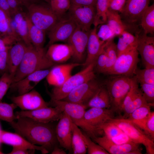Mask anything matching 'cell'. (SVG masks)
Masks as SVG:
<instances>
[{"label":"cell","instance_id":"6da1fadb","mask_svg":"<svg viewBox=\"0 0 154 154\" xmlns=\"http://www.w3.org/2000/svg\"><path fill=\"white\" fill-rule=\"evenodd\" d=\"M10 123L15 131L31 143L42 146L48 152L58 143L55 127L51 122H39L30 118L20 117Z\"/></svg>","mask_w":154,"mask_h":154},{"label":"cell","instance_id":"7a4b0ae2","mask_svg":"<svg viewBox=\"0 0 154 154\" xmlns=\"http://www.w3.org/2000/svg\"><path fill=\"white\" fill-rule=\"evenodd\" d=\"M44 48L38 49L33 45L27 46L23 59L13 76V83L36 71L48 69L54 63L47 57Z\"/></svg>","mask_w":154,"mask_h":154},{"label":"cell","instance_id":"3957f363","mask_svg":"<svg viewBox=\"0 0 154 154\" xmlns=\"http://www.w3.org/2000/svg\"><path fill=\"white\" fill-rule=\"evenodd\" d=\"M54 106H57L70 117L73 123L80 127L90 138L93 139L99 137L103 132L102 130L89 125L86 121L84 114L86 109L84 105L62 100L51 101Z\"/></svg>","mask_w":154,"mask_h":154},{"label":"cell","instance_id":"277c9868","mask_svg":"<svg viewBox=\"0 0 154 154\" xmlns=\"http://www.w3.org/2000/svg\"><path fill=\"white\" fill-rule=\"evenodd\" d=\"M95 63L85 67L82 70L71 75L62 85L54 86L50 94L51 101L62 100L74 89L95 77L94 72Z\"/></svg>","mask_w":154,"mask_h":154},{"label":"cell","instance_id":"5b68a950","mask_svg":"<svg viewBox=\"0 0 154 154\" xmlns=\"http://www.w3.org/2000/svg\"><path fill=\"white\" fill-rule=\"evenodd\" d=\"M132 77L119 75L108 80L106 88L110 99V109L115 112L119 113L123 101L129 91Z\"/></svg>","mask_w":154,"mask_h":154},{"label":"cell","instance_id":"8992f818","mask_svg":"<svg viewBox=\"0 0 154 154\" xmlns=\"http://www.w3.org/2000/svg\"><path fill=\"white\" fill-rule=\"evenodd\" d=\"M28 18L31 22L45 32L49 31L61 18L52 11L49 5L38 3L27 8Z\"/></svg>","mask_w":154,"mask_h":154},{"label":"cell","instance_id":"52a82bcc","mask_svg":"<svg viewBox=\"0 0 154 154\" xmlns=\"http://www.w3.org/2000/svg\"><path fill=\"white\" fill-rule=\"evenodd\" d=\"M118 126L133 142L145 147L146 153H154V139L127 118H113L108 121Z\"/></svg>","mask_w":154,"mask_h":154},{"label":"cell","instance_id":"ba28073f","mask_svg":"<svg viewBox=\"0 0 154 154\" xmlns=\"http://www.w3.org/2000/svg\"><path fill=\"white\" fill-rule=\"evenodd\" d=\"M139 54L133 48L118 56L112 68L106 73L130 77L135 74L139 61Z\"/></svg>","mask_w":154,"mask_h":154},{"label":"cell","instance_id":"9c48e42d","mask_svg":"<svg viewBox=\"0 0 154 154\" xmlns=\"http://www.w3.org/2000/svg\"><path fill=\"white\" fill-rule=\"evenodd\" d=\"M76 27L75 22L68 14L61 17L48 31V46L57 42H67Z\"/></svg>","mask_w":154,"mask_h":154},{"label":"cell","instance_id":"30bf717a","mask_svg":"<svg viewBox=\"0 0 154 154\" xmlns=\"http://www.w3.org/2000/svg\"><path fill=\"white\" fill-rule=\"evenodd\" d=\"M68 12L77 27L85 31H90L96 15L95 6L71 4Z\"/></svg>","mask_w":154,"mask_h":154},{"label":"cell","instance_id":"8fae6325","mask_svg":"<svg viewBox=\"0 0 154 154\" xmlns=\"http://www.w3.org/2000/svg\"><path fill=\"white\" fill-rule=\"evenodd\" d=\"M94 79L81 84L72 91L62 100L81 104L87 108L88 102L101 86Z\"/></svg>","mask_w":154,"mask_h":154},{"label":"cell","instance_id":"7c38bea8","mask_svg":"<svg viewBox=\"0 0 154 154\" xmlns=\"http://www.w3.org/2000/svg\"><path fill=\"white\" fill-rule=\"evenodd\" d=\"M63 112L60 107L55 106L54 108L48 106L31 111L21 110L15 114L17 118L27 117L39 122L48 123L59 120Z\"/></svg>","mask_w":154,"mask_h":154},{"label":"cell","instance_id":"4fadbf2b","mask_svg":"<svg viewBox=\"0 0 154 154\" xmlns=\"http://www.w3.org/2000/svg\"><path fill=\"white\" fill-rule=\"evenodd\" d=\"M13 103L22 110L31 111L49 106L40 94L35 90L11 98Z\"/></svg>","mask_w":154,"mask_h":154},{"label":"cell","instance_id":"5bb4252c","mask_svg":"<svg viewBox=\"0 0 154 154\" xmlns=\"http://www.w3.org/2000/svg\"><path fill=\"white\" fill-rule=\"evenodd\" d=\"M94 141L102 147L109 154H141V150L140 144L133 142L118 145L112 142L110 138L104 135L95 138Z\"/></svg>","mask_w":154,"mask_h":154},{"label":"cell","instance_id":"9a60e30c","mask_svg":"<svg viewBox=\"0 0 154 154\" xmlns=\"http://www.w3.org/2000/svg\"><path fill=\"white\" fill-rule=\"evenodd\" d=\"M59 120L55 128L58 143L62 147L71 152L72 151L71 140L73 123L64 112Z\"/></svg>","mask_w":154,"mask_h":154},{"label":"cell","instance_id":"2e32d148","mask_svg":"<svg viewBox=\"0 0 154 154\" xmlns=\"http://www.w3.org/2000/svg\"><path fill=\"white\" fill-rule=\"evenodd\" d=\"M150 0H127L120 15L122 20L130 24L140 21L142 14L149 6Z\"/></svg>","mask_w":154,"mask_h":154},{"label":"cell","instance_id":"e0dca14e","mask_svg":"<svg viewBox=\"0 0 154 154\" xmlns=\"http://www.w3.org/2000/svg\"><path fill=\"white\" fill-rule=\"evenodd\" d=\"M136 47L145 68H154V38L144 33L137 35Z\"/></svg>","mask_w":154,"mask_h":154},{"label":"cell","instance_id":"ac0fdd59","mask_svg":"<svg viewBox=\"0 0 154 154\" xmlns=\"http://www.w3.org/2000/svg\"><path fill=\"white\" fill-rule=\"evenodd\" d=\"M50 70H40L31 73L22 79L11 84L10 88L17 92L18 95L28 92L31 90L42 80L46 78Z\"/></svg>","mask_w":154,"mask_h":154},{"label":"cell","instance_id":"d6986e66","mask_svg":"<svg viewBox=\"0 0 154 154\" xmlns=\"http://www.w3.org/2000/svg\"><path fill=\"white\" fill-rule=\"evenodd\" d=\"M90 31L84 30L77 26L67 42L72 50V57L77 60H82L84 57Z\"/></svg>","mask_w":154,"mask_h":154},{"label":"cell","instance_id":"ffe728a7","mask_svg":"<svg viewBox=\"0 0 154 154\" xmlns=\"http://www.w3.org/2000/svg\"><path fill=\"white\" fill-rule=\"evenodd\" d=\"M83 65V63H73L55 66L46 78L47 81L54 86L61 85L71 75V71L74 68Z\"/></svg>","mask_w":154,"mask_h":154},{"label":"cell","instance_id":"44dd1931","mask_svg":"<svg viewBox=\"0 0 154 154\" xmlns=\"http://www.w3.org/2000/svg\"><path fill=\"white\" fill-rule=\"evenodd\" d=\"M114 113L110 108H91L86 111L84 117L90 125L101 130L100 128L102 125L114 118Z\"/></svg>","mask_w":154,"mask_h":154},{"label":"cell","instance_id":"7402d4cb","mask_svg":"<svg viewBox=\"0 0 154 154\" xmlns=\"http://www.w3.org/2000/svg\"><path fill=\"white\" fill-rule=\"evenodd\" d=\"M1 141V143L12 146L13 147L33 149L40 151L43 154L49 153L43 147L33 144L17 133H12L2 130Z\"/></svg>","mask_w":154,"mask_h":154},{"label":"cell","instance_id":"603a6c76","mask_svg":"<svg viewBox=\"0 0 154 154\" xmlns=\"http://www.w3.org/2000/svg\"><path fill=\"white\" fill-rule=\"evenodd\" d=\"M106 42L100 40L97 34V27L91 29L88 41L86 50L87 56L83 66L86 67L94 62L102 51Z\"/></svg>","mask_w":154,"mask_h":154},{"label":"cell","instance_id":"cb8c5ba5","mask_svg":"<svg viewBox=\"0 0 154 154\" xmlns=\"http://www.w3.org/2000/svg\"><path fill=\"white\" fill-rule=\"evenodd\" d=\"M27 15V13L23 11L15 13L11 17L10 25L12 32L18 36L29 46L32 45L28 36Z\"/></svg>","mask_w":154,"mask_h":154},{"label":"cell","instance_id":"d4e9b609","mask_svg":"<svg viewBox=\"0 0 154 154\" xmlns=\"http://www.w3.org/2000/svg\"><path fill=\"white\" fill-rule=\"evenodd\" d=\"M27 47L24 42L20 41L12 46L8 50V72L13 77L23 59Z\"/></svg>","mask_w":154,"mask_h":154},{"label":"cell","instance_id":"484cf974","mask_svg":"<svg viewBox=\"0 0 154 154\" xmlns=\"http://www.w3.org/2000/svg\"><path fill=\"white\" fill-rule=\"evenodd\" d=\"M46 54L48 58L54 63L66 61L72 57L73 52L68 43H54L49 46Z\"/></svg>","mask_w":154,"mask_h":154},{"label":"cell","instance_id":"4316f807","mask_svg":"<svg viewBox=\"0 0 154 154\" xmlns=\"http://www.w3.org/2000/svg\"><path fill=\"white\" fill-rule=\"evenodd\" d=\"M28 36L31 44L37 49L44 48L45 41V32L33 24L29 20L27 15Z\"/></svg>","mask_w":154,"mask_h":154},{"label":"cell","instance_id":"83f0119b","mask_svg":"<svg viewBox=\"0 0 154 154\" xmlns=\"http://www.w3.org/2000/svg\"><path fill=\"white\" fill-rule=\"evenodd\" d=\"M110 108L109 96L106 87L101 86L96 93L89 100L87 108Z\"/></svg>","mask_w":154,"mask_h":154},{"label":"cell","instance_id":"f1b7e54d","mask_svg":"<svg viewBox=\"0 0 154 154\" xmlns=\"http://www.w3.org/2000/svg\"><path fill=\"white\" fill-rule=\"evenodd\" d=\"M71 145L73 154H85L87 151V147L82 136V131L74 123Z\"/></svg>","mask_w":154,"mask_h":154},{"label":"cell","instance_id":"f546056e","mask_svg":"<svg viewBox=\"0 0 154 154\" xmlns=\"http://www.w3.org/2000/svg\"><path fill=\"white\" fill-rule=\"evenodd\" d=\"M106 23L113 29L116 36H120L126 30V27L119 13L109 10L107 13Z\"/></svg>","mask_w":154,"mask_h":154},{"label":"cell","instance_id":"4dcf8cb0","mask_svg":"<svg viewBox=\"0 0 154 154\" xmlns=\"http://www.w3.org/2000/svg\"><path fill=\"white\" fill-rule=\"evenodd\" d=\"M140 24L143 32L153 34L154 32V4L149 6L142 14Z\"/></svg>","mask_w":154,"mask_h":154},{"label":"cell","instance_id":"1f68e13d","mask_svg":"<svg viewBox=\"0 0 154 154\" xmlns=\"http://www.w3.org/2000/svg\"><path fill=\"white\" fill-rule=\"evenodd\" d=\"M151 106L148 104L139 108L131 113L127 118L142 130L144 121L151 112Z\"/></svg>","mask_w":154,"mask_h":154},{"label":"cell","instance_id":"d6a6232c","mask_svg":"<svg viewBox=\"0 0 154 154\" xmlns=\"http://www.w3.org/2000/svg\"><path fill=\"white\" fill-rule=\"evenodd\" d=\"M96 13L93 23L94 27L106 23L108 10V0H96Z\"/></svg>","mask_w":154,"mask_h":154},{"label":"cell","instance_id":"836d02e7","mask_svg":"<svg viewBox=\"0 0 154 154\" xmlns=\"http://www.w3.org/2000/svg\"><path fill=\"white\" fill-rule=\"evenodd\" d=\"M148 104H149L147 102L141 90L131 101L124 107L120 113L123 112L124 116L123 117L127 118L131 113L136 109Z\"/></svg>","mask_w":154,"mask_h":154},{"label":"cell","instance_id":"e575fe53","mask_svg":"<svg viewBox=\"0 0 154 154\" xmlns=\"http://www.w3.org/2000/svg\"><path fill=\"white\" fill-rule=\"evenodd\" d=\"M107 57V65L104 73H106L112 67L118 57L116 44L113 39L106 42L104 47Z\"/></svg>","mask_w":154,"mask_h":154},{"label":"cell","instance_id":"d590c367","mask_svg":"<svg viewBox=\"0 0 154 154\" xmlns=\"http://www.w3.org/2000/svg\"><path fill=\"white\" fill-rule=\"evenodd\" d=\"M17 107L13 103L9 104L0 101V119L9 123L15 121L17 117L14 111Z\"/></svg>","mask_w":154,"mask_h":154},{"label":"cell","instance_id":"8d00e7d4","mask_svg":"<svg viewBox=\"0 0 154 154\" xmlns=\"http://www.w3.org/2000/svg\"><path fill=\"white\" fill-rule=\"evenodd\" d=\"M48 3L54 12L59 18L63 17L68 11L70 0H48Z\"/></svg>","mask_w":154,"mask_h":154},{"label":"cell","instance_id":"74e56055","mask_svg":"<svg viewBox=\"0 0 154 154\" xmlns=\"http://www.w3.org/2000/svg\"><path fill=\"white\" fill-rule=\"evenodd\" d=\"M134 74L138 83L154 85V68L137 69Z\"/></svg>","mask_w":154,"mask_h":154},{"label":"cell","instance_id":"f35d334b","mask_svg":"<svg viewBox=\"0 0 154 154\" xmlns=\"http://www.w3.org/2000/svg\"><path fill=\"white\" fill-rule=\"evenodd\" d=\"M82 132V136L87 147L89 154H108L102 147L95 143L84 132Z\"/></svg>","mask_w":154,"mask_h":154},{"label":"cell","instance_id":"ab89813d","mask_svg":"<svg viewBox=\"0 0 154 154\" xmlns=\"http://www.w3.org/2000/svg\"><path fill=\"white\" fill-rule=\"evenodd\" d=\"M11 19L5 12L0 8V37L11 34L17 36L11 31L10 25Z\"/></svg>","mask_w":154,"mask_h":154},{"label":"cell","instance_id":"60d3db41","mask_svg":"<svg viewBox=\"0 0 154 154\" xmlns=\"http://www.w3.org/2000/svg\"><path fill=\"white\" fill-rule=\"evenodd\" d=\"M13 77L8 72L1 75L0 78V101L2 100L13 83Z\"/></svg>","mask_w":154,"mask_h":154},{"label":"cell","instance_id":"b9f144b4","mask_svg":"<svg viewBox=\"0 0 154 154\" xmlns=\"http://www.w3.org/2000/svg\"><path fill=\"white\" fill-rule=\"evenodd\" d=\"M20 41L22 40L19 37L13 34L0 37V52L8 50L12 46Z\"/></svg>","mask_w":154,"mask_h":154},{"label":"cell","instance_id":"7bdbcfd3","mask_svg":"<svg viewBox=\"0 0 154 154\" xmlns=\"http://www.w3.org/2000/svg\"><path fill=\"white\" fill-rule=\"evenodd\" d=\"M97 34L99 38L105 42L113 39L116 35L113 29L107 23L101 24Z\"/></svg>","mask_w":154,"mask_h":154},{"label":"cell","instance_id":"ee69618b","mask_svg":"<svg viewBox=\"0 0 154 154\" xmlns=\"http://www.w3.org/2000/svg\"><path fill=\"white\" fill-rule=\"evenodd\" d=\"M100 129L104 132L105 135L110 138L123 132L118 126L109 121L102 125Z\"/></svg>","mask_w":154,"mask_h":154},{"label":"cell","instance_id":"f6af8a7d","mask_svg":"<svg viewBox=\"0 0 154 154\" xmlns=\"http://www.w3.org/2000/svg\"><path fill=\"white\" fill-rule=\"evenodd\" d=\"M142 130L152 139L154 138V112H151L144 123Z\"/></svg>","mask_w":154,"mask_h":154},{"label":"cell","instance_id":"bcb514c9","mask_svg":"<svg viewBox=\"0 0 154 154\" xmlns=\"http://www.w3.org/2000/svg\"><path fill=\"white\" fill-rule=\"evenodd\" d=\"M141 90L149 104L153 106L154 101V85L146 83L140 84Z\"/></svg>","mask_w":154,"mask_h":154},{"label":"cell","instance_id":"7dc6e473","mask_svg":"<svg viewBox=\"0 0 154 154\" xmlns=\"http://www.w3.org/2000/svg\"><path fill=\"white\" fill-rule=\"evenodd\" d=\"M107 61V56L104 48L97 58L95 62L94 67L96 68L98 72L104 73Z\"/></svg>","mask_w":154,"mask_h":154},{"label":"cell","instance_id":"c3c4849f","mask_svg":"<svg viewBox=\"0 0 154 154\" xmlns=\"http://www.w3.org/2000/svg\"><path fill=\"white\" fill-rule=\"evenodd\" d=\"M127 0H108V9L121 13Z\"/></svg>","mask_w":154,"mask_h":154},{"label":"cell","instance_id":"681fc988","mask_svg":"<svg viewBox=\"0 0 154 154\" xmlns=\"http://www.w3.org/2000/svg\"><path fill=\"white\" fill-rule=\"evenodd\" d=\"M129 46L133 48H136L138 42L137 35L134 36L126 30L124 31L120 36Z\"/></svg>","mask_w":154,"mask_h":154},{"label":"cell","instance_id":"f907efd6","mask_svg":"<svg viewBox=\"0 0 154 154\" xmlns=\"http://www.w3.org/2000/svg\"><path fill=\"white\" fill-rule=\"evenodd\" d=\"M8 50L0 52V74L1 75L5 72H8Z\"/></svg>","mask_w":154,"mask_h":154},{"label":"cell","instance_id":"816d5d0a","mask_svg":"<svg viewBox=\"0 0 154 154\" xmlns=\"http://www.w3.org/2000/svg\"><path fill=\"white\" fill-rule=\"evenodd\" d=\"M116 47L118 56L132 48H136L132 47L129 46L123 40L121 36H119Z\"/></svg>","mask_w":154,"mask_h":154},{"label":"cell","instance_id":"f5cc1de1","mask_svg":"<svg viewBox=\"0 0 154 154\" xmlns=\"http://www.w3.org/2000/svg\"><path fill=\"white\" fill-rule=\"evenodd\" d=\"M110 139L113 143L118 145H121L133 142L128 136L123 132L115 137Z\"/></svg>","mask_w":154,"mask_h":154},{"label":"cell","instance_id":"db71d44e","mask_svg":"<svg viewBox=\"0 0 154 154\" xmlns=\"http://www.w3.org/2000/svg\"><path fill=\"white\" fill-rule=\"evenodd\" d=\"M11 12V17L15 13L23 11L22 6L18 0H7Z\"/></svg>","mask_w":154,"mask_h":154},{"label":"cell","instance_id":"11a10c76","mask_svg":"<svg viewBox=\"0 0 154 154\" xmlns=\"http://www.w3.org/2000/svg\"><path fill=\"white\" fill-rule=\"evenodd\" d=\"M12 151L8 154H34L36 150L29 149L20 147H13Z\"/></svg>","mask_w":154,"mask_h":154},{"label":"cell","instance_id":"9f6ffc18","mask_svg":"<svg viewBox=\"0 0 154 154\" xmlns=\"http://www.w3.org/2000/svg\"><path fill=\"white\" fill-rule=\"evenodd\" d=\"M71 4L84 6H95L96 0H70Z\"/></svg>","mask_w":154,"mask_h":154},{"label":"cell","instance_id":"6f0895ef","mask_svg":"<svg viewBox=\"0 0 154 154\" xmlns=\"http://www.w3.org/2000/svg\"><path fill=\"white\" fill-rule=\"evenodd\" d=\"M0 8L11 18V12L7 0H0Z\"/></svg>","mask_w":154,"mask_h":154},{"label":"cell","instance_id":"680465c9","mask_svg":"<svg viewBox=\"0 0 154 154\" xmlns=\"http://www.w3.org/2000/svg\"><path fill=\"white\" fill-rule=\"evenodd\" d=\"M40 0H18L22 6L28 8L30 5L38 3Z\"/></svg>","mask_w":154,"mask_h":154},{"label":"cell","instance_id":"91938a15","mask_svg":"<svg viewBox=\"0 0 154 154\" xmlns=\"http://www.w3.org/2000/svg\"><path fill=\"white\" fill-rule=\"evenodd\" d=\"M52 154H65L66 153L62 149L59 148L58 145L56 146L51 152Z\"/></svg>","mask_w":154,"mask_h":154},{"label":"cell","instance_id":"94428289","mask_svg":"<svg viewBox=\"0 0 154 154\" xmlns=\"http://www.w3.org/2000/svg\"><path fill=\"white\" fill-rule=\"evenodd\" d=\"M2 130L1 129V126L0 124V146L1 144V131ZM3 153H2L0 150V154H3Z\"/></svg>","mask_w":154,"mask_h":154},{"label":"cell","instance_id":"6125c7cd","mask_svg":"<svg viewBox=\"0 0 154 154\" xmlns=\"http://www.w3.org/2000/svg\"><path fill=\"white\" fill-rule=\"evenodd\" d=\"M45 1H46L48 3V0H45Z\"/></svg>","mask_w":154,"mask_h":154},{"label":"cell","instance_id":"be15d7a7","mask_svg":"<svg viewBox=\"0 0 154 154\" xmlns=\"http://www.w3.org/2000/svg\"><path fill=\"white\" fill-rule=\"evenodd\" d=\"M44 0L45 1V0Z\"/></svg>","mask_w":154,"mask_h":154}]
</instances>
